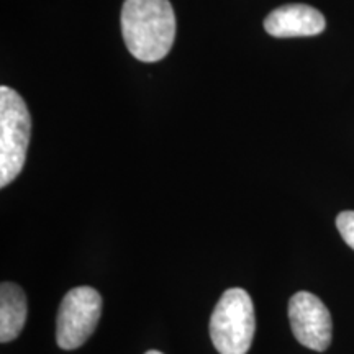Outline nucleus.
Returning a JSON list of instances; mask_svg holds the SVG:
<instances>
[{
	"label": "nucleus",
	"mask_w": 354,
	"mask_h": 354,
	"mask_svg": "<svg viewBox=\"0 0 354 354\" xmlns=\"http://www.w3.org/2000/svg\"><path fill=\"white\" fill-rule=\"evenodd\" d=\"M122 33L128 51L143 63H156L171 51L176 15L169 0H125Z\"/></svg>",
	"instance_id": "f257e3e1"
},
{
	"label": "nucleus",
	"mask_w": 354,
	"mask_h": 354,
	"mask_svg": "<svg viewBox=\"0 0 354 354\" xmlns=\"http://www.w3.org/2000/svg\"><path fill=\"white\" fill-rule=\"evenodd\" d=\"M256 331L253 300L245 289L223 292L210 318V338L220 354H246Z\"/></svg>",
	"instance_id": "f03ea898"
},
{
	"label": "nucleus",
	"mask_w": 354,
	"mask_h": 354,
	"mask_svg": "<svg viewBox=\"0 0 354 354\" xmlns=\"http://www.w3.org/2000/svg\"><path fill=\"white\" fill-rule=\"evenodd\" d=\"M32 117L20 94L10 87H0V187L20 174L26 161Z\"/></svg>",
	"instance_id": "7ed1b4c3"
},
{
	"label": "nucleus",
	"mask_w": 354,
	"mask_h": 354,
	"mask_svg": "<svg viewBox=\"0 0 354 354\" xmlns=\"http://www.w3.org/2000/svg\"><path fill=\"white\" fill-rule=\"evenodd\" d=\"M102 313V297L92 287H74L64 295L56 320L57 346L66 351L82 346L94 333Z\"/></svg>",
	"instance_id": "20e7f679"
},
{
	"label": "nucleus",
	"mask_w": 354,
	"mask_h": 354,
	"mask_svg": "<svg viewBox=\"0 0 354 354\" xmlns=\"http://www.w3.org/2000/svg\"><path fill=\"white\" fill-rule=\"evenodd\" d=\"M289 320L292 333L302 346L313 351L328 349L333 336V322L317 295L310 292H297L289 300Z\"/></svg>",
	"instance_id": "39448f33"
},
{
	"label": "nucleus",
	"mask_w": 354,
	"mask_h": 354,
	"mask_svg": "<svg viewBox=\"0 0 354 354\" xmlns=\"http://www.w3.org/2000/svg\"><path fill=\"white\" fill-rule=\"evenodd\" d=\"M264 28L274 38L315 37L325 32L326 21L317 8L304 3H290L269 13L264 20Z\"/></svg>",
	"instance_id": "423d86ee"
},
{
	"label": "nucleus",
	"mask_w": 354,
	"mask_h": 354,
	"mask_svg": "<svg viewBox=\"0 0 354 354\" xmlns=\"http://www.w3.org/2000/svg\"><path fill=\"white\" fill-rule=\"evenodd\" d=\"M26 295L20 286L2 282L0 286V342L10 343L24 330L26 322Z\"/></svg>",
	"instance_id": "0eeeda50"
},
{
	"label": "nucleus",
	"mask_w": 354,
	"mask_h": 354,
	"mask_svg": "<svg viewBox=\"0 0 354 354\" xmlns=\"http://www.w3.org/2000/svg\"><path fill=\"white\" fill-rule=\"evenodd\" d=\"M336 228H338L344 243L354 250V212L346 210L336 216Z\"/></svg>",
	"instance_id": "6e6552de"
},
{
	"label": "nucleus",
	"mask_w": 354,
	"mask_h": 354,
	"mask_svg": "<svg viewBox=\"0 0 354 354\" xmlns=\"http://www.w3.org/2000/svg\"><path fill=\"white\" fill-rule=\"evenodd\" d=\"M146 354H162L161 351H156V349H151V351H148Z\"/></svg>",
	"instance_id": "1a4fd4ad"
}]
</instances>
